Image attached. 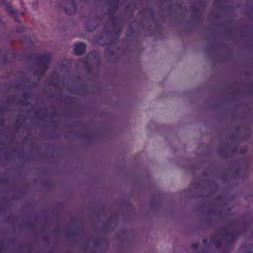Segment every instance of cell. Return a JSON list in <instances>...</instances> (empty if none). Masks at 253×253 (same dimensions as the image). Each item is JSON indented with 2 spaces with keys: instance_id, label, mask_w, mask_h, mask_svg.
I'll use <instances>...</instances> for the list:
<instances>
[{
  "instance_id": "5b68a950",
  "label": "cell",
  "mask_w": 253,
  "mask_h": 253,
  "mask_svg": "<svg viewBox=\"0 0 253 253\" xmlns=\"http://www.w3.org/2000/svg\"><path fill=\"white\" fill-rule=\"evenodd\" d=\"M62 7L65 14L68 16H73L77 13V6L74 0H63Z\"/></svg>"
},
{
  "instance_id": "6da1fadb",
  "label": "cell",
  "mask_w": 253,
  "mask_h": 253,
  "mask_svg": "<svg viewBox=\"0 0 253 253\" xmlns=\"http://www.w3.org/2000/svg\"><path fill=\"white\" fill-rule=\"evenodd\" d=\"M234 16L233 0H216L211 10L210 17L215 23L228 22Z\"/></svg>"
},
{
  "instance_id": "8fae6325",
  "label": "cell",
  "mask_w": 253,
  "mask_h": 253,
  "mask_svg": "<svg viewBox=\"0 0 253 253\" xmlns=\"http://www.w3.org/2000/svg\"><path fill=\"white\" fill-rule=\"evenodd\" d=\"M83 1H85V0H83Z\"/></svg>"
},
{
  "instance_id": "8992f818",
  "label": "cell",
  "mask_w": 253,
  "mask_h": 253,
  "mask_svg": "<svg viewBox=\"0 0 253 253\" xmlns=\"http://www.w3.org/2000/svg\"><path fill=\"white\" fill-rule=\"evenodd\" d=\"M86 44L83 42H78L74 44V53L76 56H82L84 54L86 51Z\"/></svg>"
},
{
  "instance_id": "3957f363",
  "label": "cell",
  "mask_w": 253,
  "mask_h": 253,
  "mask_svg": "<svg viewBox=\"0 0 253 253\" xmlns=\"http://www.w3.org/2000/svg\"><path fill=\"white\" fill-rule=\"evenodd\" d=\"M124 50V43L120 40H115L107 46L105 56L110 62H115L120 59Z\"/></svg>"
},
{
  "instance_id": "277c9868",
  "label": "cell",
  "mask_w": 253,
  "mask_h": 253,
  "mask_svg": "<svg viewBox=\"0 0 253 253\" xmlns=\"http://www.w3.org/2000/svg\"><path fill=\"white\" fill-rule=\"evenodd\" d=\"M118 28L114 24H108L105 31L101 34L98 39L100 45L108 46L113 42L117 40L119 35Z\"/></svg>"
},
{
  "instance_id": "ba28073f",
  "label": "cell",
  "mask_w": 253,
  "mask_h": 253,
  "mask_svg": "<svg viewBox=\"0 0 253 253\" xmlns=\"http://www.w3.org/2000/svg\"><path fill=\"white\" fill-rule=\"evenodd\" d=\"M6 1H7V0H0V7H1V6L5 5L6 3H7Z\"/></svg>"
},
{
  "instance_id": "9c48e42d",
  "label": "cell",
  "mask_w": 253,
  "mask_h": 253,
  "mask_svg": "<svg viewBox=\"0 0 253 253\" xmlns=\"http://www.w3.org/2000/svg\"><path fill=\"white\" fill-rule=\"evenodd\" d=\"M4 22H1V19H0V32H1V31H3L2 28L4 26Z\"/></svg>"
},
{
  "instance_id": "7a4b0ae2",
  "label": "cell",
  "mask_w": 253,
  "mask_h": 253,
  "mask_svg": "<svg viewBox=\"0 0 253 253\" xmlns=\"http://www.w3.org/2000/svg\"><path fill=\"white\" fill-rule=\"evenodd\" d=\"M83 68L88 74H97L101 66V55L98 51H92L82 62Z\"/></svg>"
},
{
  "instance_id": "30bf717a",
  "label": "cell",
  "mask_w": 253,
  "mask_h": 253,
  "mask_svg": "<svg viewBox=\"0 0 253 253\" xmlns=\"http://www.w3.org/2000/svg\"><path fill=\"white\" fill-rule=\"evenodd\" d=\"M1 49H0V63L1 62Z\"/></svg>"
},
{
  "instance_id": "52a82bcc",
  "label": "cell",
  "mask_w": 253,
  "mask_h": 253,
  "mask_svg": "<svg viewBox=\"0 0 253 253\" xmlns=\"http://www.w3.org/2000/svg\"><path fill=\"white\" fill-rule=\"evenodd\" d=\"M206 1L207 0H194L193 7H194L195 11L197 12V13H201V12L203 11Z\"/></svg>"
}]
</instances>
